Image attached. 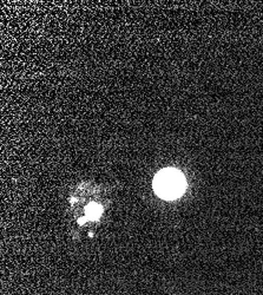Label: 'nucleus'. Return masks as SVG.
Segmentation results:
<instances>
[{
	"label": "nucleus",
	"mask_w": 263,
	"mask_h": 295,
	"mask_svg": "<svg viewBox=\"0 0 263 295\" xmlns=\"http://www.w3.org/2000/svg\"><path fill=\"white\" fill-rule=\"evenodd\" d=\"M185 189V180L176 169H163L154 180V190L161 199H178Z\"/></svg>",
	"instance_id": "obj_1"
},
{
	"label": "nucleus",
	"mask_w": 263,
	"mask_h": 295,
	"mask_svg": "<svg viewBox=\"0 0 263 295\" xmlns=\"http://www.w3.org/2000/svg\"><path fill=\"white\" fill-rule=\"evenodd\" d=\"M100 214H102V208L97 206V204H90V206L86 208V215L89 216V219L91 220L98 219Z\"/></svg>",
	"instance_id": "obj_2"
}]
</instances>
